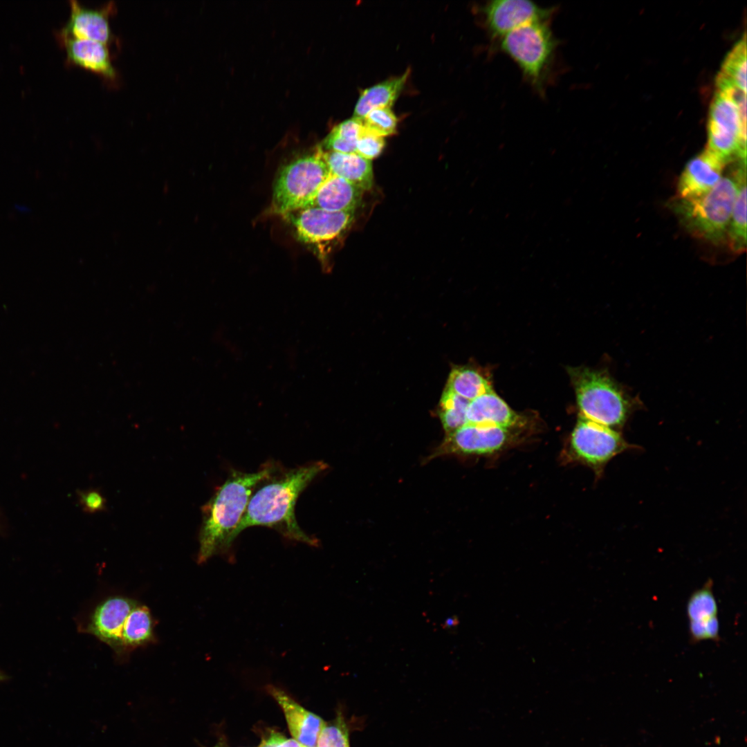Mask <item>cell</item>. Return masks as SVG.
Listing matches in <instances>:
<instances>
[{
	"instance_id": "cell-1",
	"label": "cell",
	"mask_w": 747,
	"mask_h": 747,
	"mask_svg": "<svg viewBox=\"0 0 747 747\" xmlns=\"http://www.w3.org/2000/svg\"><path fill=\"white\" fill-rule=\"evenodd\" d=\"M327 465L316 461L302 465L270 481L252 494L246 509L231 535L236 537L248 527L264 526L274 528L284 537L310 546H317V540L308 535L298 525L295 515L296 501L302 492Z\"/></svg>"
},
{
	"instance_id": "cell-2",
	"label": "cell",
	"mask_w": 747,
	"mask_h": 747,
	"mask_svg": "<svg viewBox=\"0 0 747 747\" xmlns=\"http://www.w3.org/2000/svg\"><path fill=\"white\" fill-rule=\"evenodd\" d=\"M268 465L254 472L233 470L212 498L202 508L199 532V564L218 554H228L231 535L240 522L255 488L276 472Z\"/></svg>"
},
{
	"instance_id": "cell-3",
	"label": "cell",
	"mask_w": 747,
	"mask_h": 747,
	"mask_svg": "<svg viewBox=\"0 0 747 747\" xmlns=\"http://www.w3.org/2000/svg\"><path fill=\"white\" fill-rule=\"evenodd\" d=\"M705 195L693 199L675 198L670 205L681 223L692 235L719 245L726 240L728 227L746 164L740 162Z\"/></svg>"
},
{
	"instance_id": "cell-4",
	"label": "cell",
	"mask_w": 747,
	"mask_h": 747,
	"mask_svg": "<svg viewBox=\"0 0 747 747\" xmlns=\"http://www.w3.org/2000/svg\"><path fill=\"white\" fill-rule=\"evenodd\" d=\"M580 414L612 429L621 428L632 410L630 400L602 372L588 368L569 369Z\"/></svg>"
},
{
	"instance_id": "cell-5",
	"label": "cell",
	"mask_w": 747,
	"mask_h": 747,
	"mask_svg": "<svg viewBox=\"0 0 747 747\" xmlns=\"http://www.w3.org/2000/svg\"><path fill=\"white\" fill-rule=\"evenodd\" d=\"M499 41L500 49L515 62L532 86L542 93L557 46L547 20L526 24Z\"/></svg>"
},
{
	"instance_id": "cell-6",
	"label": "cell",
	"mask_w": 747,
	"mask_h": 747,
	"mask_svg": "<svg viewBox=\"0 0 747 747\" xmlns=\"http://www.w3.org/2000/svg\"><path fill=\"white\" fill-rule=\"evenodd\" d=\"M318 149L284 165L273 186L272 210L283 215L302 208L330 175Z\"/></svg>"
},
{
	"instance_id": "cell-7",
	"label": "cell",
	"mask_w": 747,
	"mask_h": 747,
	"mask_svg": "<svg viewBox=\"0 0 747 747\" xmlns=\"http://www.w3.org/2000/svg\"><path fill=\"white\" fill-rule=\"evenodd\" d=\"M717 89L711 102L706 148L727 163L746 162V113L740 111L733 89Z\"/></svg>"
},
{
	"instance_id": "cell-8",
	"label": "cell",
	"mask_w": 747,
	"mask_h": 747,
	"mask_svg": "<svg viewBox=\"0 0 747 747\" xmlns=\"http://www.w3.org/2000/svg\"><path fill=\"white\" fill-rule=\"evenodd\" d=\"M571 449L577 459L600 473L616 456L637 445L629 443L622 434L580 414L571 436Z\"/></svg>"
},
{
	"instance_id": "cell-9",
	"label": "cell",
	"mask_w": 747,
	"mask_h": 747,
	"mask_svg": "<svg viewBox=\"0 0 747 747\" xmlns=\"http://www.w3.org/2000/svg\"><path fill=\"white\" fill-rule=\"evenodd\" d=\"M301 242L319 250L335 243L351 228L355 212L299 208L282 215Z\"/></svg>"
},
{
	"instance_id": "cell-10",
	"label": "cell",
	"mask_w": 747,
	"mask_h": 747,
	"mask_svg": "<svg viewBox=\"0 0 747 747\" xmlns=\"http://www.w3.org/2000/svg\"><path fill=\"white\" fill-rule=\"evenodd\" d=\"M553 12V8L526 0H494L480 8L483 24L492 39H500L526 24L548 20Z\"/></svg>"
},
{
	"instance_id": "cell-11",
	"label": "cell",
	"mask_w": 747,
	"mask_h": 747,
	"mask_svg": "<svg viewBox=\"0 0 747 747\" xmlns=\"http://www.w3.org/2000/svg\"><path fill=\"white\" fill-rule=\"evenodd\" d=\"M70 15L65 24L55 31L57 39L73 37L101 42L109 45L118 39L110 26V16L116 12L114 1L91 8L77 0H70Z\"/></svg>"
},
{
	"instance_id": "cell-12",
	"label": "cell",
	"mask_w": 747,
	"mask_h": 747,
	"mask_svg": "<svg viewBox=\"0 0 747 747\" xmlns=\"http://www.w3.org/2000/svg\"><path fill=\"white\" fill-rule=\"evenodd\" d=\"M508 429L492 424L466 423L454 432L446 435L434 455L495 452L509 443L511 437Z\"/></svg>"
},
{
	"instance_id": "cell-13",
	"label": "cell",
	"mask_w": 747,
	"mask_h": 747,
	"mask_svg": "<svg viewBox=\"0 0 747 747\" xmlns=\"http://www.w3.org/2000/svg\"><path fill=\"white\" fill-rule=\"evenodd\" d=\"M136 601L121 596H111L101 602L91 614L85 631L109 645L122 656V635L128 615Z\"/></svg>"
},
{
	"instance_id": "cell-14",
	"label": "cell",
	"mask_w": 747,
	"mask_h": 747,
	"mask_svg": "<svg viewBox=\"0 0 747 747\" xmlns=\"http://www.w3.org/2000/svg\"><path fill=\"white\" fill-rule=\"evenodd\" d=\"M726 165L706 148L686 163L678 181L676 198L693 199L705 195L722 178Z\"/></svg>"
},
{
	"instance_id": "cell-15",
	"label": "cell",
	"mask_w": 747,
	"mask_h": 747,
	"mask_svg": "<svg viewBox=\"0 0 747 747\" xmlns=\"http://www.w3.org/2000/svg\"><path fill=\"white\" fill-rule=\"evenodd\" d=\"M66 50L65 62L95 73L115 84L118 72L112 62L110 45L89 39L66 37L57 39Z\"/></svg>"
},
{
	"instance_id": "cell-16",
	"label": "cell",
	"mask_w": 747,
	"mask_h": 747,
	"mask_svg": "<svg viewBox=\"0 0 747 747\" xmlns=\"http://www.w3.org/2000/svg\"><path fill=\"white\" fill-rule=\"evenodd\" d=\"M266 690L282 708L293 739L304 746H315L325 721L304 708L280 688L269 685Z\"/></svg>"
},
{
	"instance_id": "cell-17",
	"label": "cell",
	"mask_w": 747,
	"mask_h": 747,
	"mask_svg": "<svg viewBox=\"0 0 747 747\" xmlns=\"http://www.w3.org/2000/svg\"><path fill=\"white\" fill-rule=\"evenodd\" d=\"M363 190L345 179L330 174L315 195L301 208H316L329 212H355Z\"/></svg>"
},
{
	"instance_id": "cell-18",
	"label": "cell",
	"mask_w": 747,
	"mask_h": 747,
	"mask_svg": "<svg viewBox=\"0 0 747 747\" xmlns=\"http://www.w3.org/2000/svg\"><path fill=\"white\" fill-rule=\"evenodd\" d=\"M317 149L331 174L345 179L363 191L372 187L374 174L370 160L355 152L341 153Z\"/></svg>"
},
{
	"instance_id": "cell-19",
	"label": "cell",
	"mask_w": 747,
	"mask_h": 747,
	"mask_svg": "<svg viewBox=\"0 0 747 747\" xmlns=\"http://www.w3.org/2000/svg\"><path fill=\"white\" fill-rule=\"evenodd\" d=\"M466 421L468 423L492 424L509 428L521 423V417L491 390L470 401Z\"/></svg>"
},
{
	"instance_id": "cell-20",
	"label": "cell",
	"mask_w": 747,
	"mask_h": 747,
	"mask_svg": "<svg viewBox=\"0 0 747 747\" xmlns=\"http://www.w3.org/2000/svg\"><path fill=\"white\" fill-rule=\"evenodd\" d=\"M409 73L410 71L407 69L401 75L389 78L362 91L353 117L362 120L372 109L391 108L402 92Z\"/></svg>"
},
{
	"instance_id": "cell-21",
	"label": "cell",
	"mask_w": 747,
	"mask_h": 747,
	"mask_svg": "<svg viewBox=\"0 0 747 747\" xmlns=\"http://www.w3.org/2000/svg\"><path fill=\"white\" fill-rule=\"evenodd\" d=\"M154 640V620L150 610L145 605L137 602L128 615L123 627V655Z\"/></svg>"
},
{
	"instance_id": "cell-22",
	"label": "cell",
	"mask_w": 747,
	"mask_h": 747,
	"mask_svg": "<svg viewBox=\"0 0 747 747\" xmlns=\"http://www.w3.org/2000/svg\"><path fill=\"white\" fill-rule=\"evenodd\" d=\"M746 41L744 34L726 56L716 78L717 89L735 87L746 93Z\"/></svg>"
},
{
	"instance_id": "cell-23",
	"label": "cell",
	"mask_w": 747,
	"mask_h": 747,
	"mask_svg": "<svg viewBox=\"0 0 747 747\" xmlns=\"http://www.w3.org/2000/svg\"><path fill=\"white\" fill-rule=\"evenodd\" d=\"M445 389L470 401L492 390L489 382L477 371L465 367L452 370Z\"/></svg>"
},
{
	"instance_id": "cell-24",
	"label": "cell",
	"mask_w": 747,
	"mask_h": 747,
	"mask_svg": "<svg viewBox=\"0 0 747 747\" xmlns=\"http://www.w3.org/2000/svg\"><path fill=\"white\" fill-rule=\"evenodd\" d=\"M726 240L734 252L741 253L746 247V175L739 183L730 216Z\"/></svg>"
},
{
	"instance_id": "cell-25",
	"label": "cell",
	"mask_w": 747,
	"mask_h": 747,
	"mask_svg": "<svg viewBox=\"0 0 747 747\" xmlns=\"http://www.w3.org/2000/svg\"><path fill=\"white\" fill-rule=\"evenodd\" d=\"M362 128V120L353 117L338 124L317 147L324 151L353 153Z\"/></svg>"
},
{
	"instance_id": "cell-26",
	"label": "cell",
	"mask_w": 747,
	"mask_h": 747,
	"mask_svg": "<svg viewBox=\"0 0 747 747\" xmlns=\"http://www.w3.org/2000/svg\"><path fill=\"white\" fill-rule=\"evenodd\" d=\"M470 400L445 389L440 400L439 414L447 434L467 423L466 410Z\"/></svg>"
},
{
	"instance_id": "cell-27",
	"label": "cell",
	"mask_w": 747,
	"mask_h": 747,
	"mask_svg": "<svg viewBox=\"0 0 747 747\" xmlns=\"http://www.w3.org/2000/svg\"><path fill=\"white\" fill-rule=\"evenodd\" d=\"M712 588V581L710 579L690 597L687 614L690 621L703 620L717 616V605Z\"/></svg>"
},
{
	"instance_id": "cell-28",
	"label": "cell",
	"mask_w": 747,
	"mask_h": 747,
	"mask_svg": "<svg viewBox=\"0 0 747 747\" xmlns=\"http://www.w3.org/2000/svg\"><path fill=\"white\" fill-rule=\"evenodd\" d=\"M362 122L369 131L385 137L396 131L398 118L391 108L380 107L368 112Z\"/></svg>"
},
{
	"instance_id": "cell-29",
	"label": "cell",
	"mask_w": 747,
	"mask_h": 747,
	"mask_svg": "<svg viewBox=\"0 0 747 747\" xmlns=\"http://www.w3.org/2000/svg\"><path fill=\"white\" fill-rule=\"evenodd\" d=\"M316 745L317 747H349V730L342 714L325 722Z\"/></svg>"
},
{
	"instance_id": "cell-30",
	"label": "cell",
	"mask_w": 747,
	"mask_h": 747,
	"mask_svg": "<svg viewBox=\"0 0 747 747\" xmlns=\"http://www.w3.org/2000/svg\"><path fill=\"white\" fill-rule=\"evenodd\" d=\"M385 145L384 137L369 131L362 125L356 142L355 153L371 160L381 154Z\"/></svg>"
},
{
	"instance_id": "cell-31",
	"label": "cell",
	"mask_w": 747,
	"mask_h": 747,
	"mask_svg": "<svg viewBox=\"0 0 747 747\" xmlns=\"http://www.w3.org/2000/svg\"><path fill=\"white\" fill-rule=\"evenodd\" d=\"M689 630L692 642L706 639L719 640V624L717 616L703 620L690 621Z\"/></svg>"
},
{
	"instance_id": "cell-32",
	"label": "cell",
	"mask_w": 747,
	"mask_h": 747,
	"mask_svg": "<svg viewBox=\"0 0 747 747\" xmlns=\"http://www.w3.org/2000/svg\"><path fill=\"white\" fill-rule=\"evenodd\" d=\"M80 503L86 512L93 513L105 508L104 497L96 490H88L79 492Z\"/></svg>"
},
{
	"instance_id": "cell-33",
	"label": "cell",
	"mask_w": 747,
	"mask_h": 747,
	"mask_svg": "<svg viewBox=\"0 0 747 747\" xmlns=\"http://www.w3.org/2000/svg\"><path fill=\"white\" fill-rule=\"evenodd\" d=\"M259 747H304L295 739H288L280 732L270 730L266 734Z\"/></svg>"
},
{
	"instance_id": "cell-34",
	"label": "cell",
	"mask_w": 747,
	"mask_h": 747,
	"mask_svg": "<svg viewBox=\"0 0 747 747\" xmlns=\"http://www.w3.org/2000/svg\"><path fill=\"white\" fill-rule=\"evenodd\" d=\"M459 624V620L456 616H452L447 618L442 625L443 629H451Z\"/></svg>"
},
{
	"instance_id": "cell-35",
	"label": "cell",
	"mask_w": 747,
	"mask_h": 747,
	"mask_svg": "<svg viewBox=\"0 0 747 747\" xmlns=\"http://www.w3.org/2000/svg\"><path fill=\"white\" fill-rule=\"evenodd\" d=\"M8 679L9 677L3 671L0 670V682L6 681Z\"/></svg>"
},
{
	"instance_id": "cell-36",
	"label": "cell",
	"mask_w": 747,
	"mask_h": 747,
	"mask_svg": "<svg viewBox=\"0 0 747 747\" xmlns=\"http://www.w3.org/2000/svg\"><path fill=\"white\" fill-rule=\"evenodd\" d=\"M214 747H222V746H214Z\"/></svg>"
},
{
	"instance_id": "cell-37",
	"label": "cell",
	"mask_w": 747,
	"mask_h": 747,
	"mask_svg": "<svg viewBox=\"0 0 747 747\" xmlns=\"http://www.w3.org/2000/svg\"><path fill=\"white\" fill-rule=\"evenodd\" d=\"M304 747H306V746H304ZM313 747H315V746H313Z\"/></svg>"
}]
</instances>
